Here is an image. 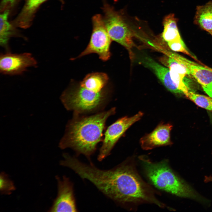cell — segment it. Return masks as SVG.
Listing matches in <instances>:
<instances>
[{
	"mask_svg": "<svg viewBox=\"0 0 212 212\" xmlns=\"http://www.w3.org/2000/svg\"><path fill=\"white\" fill-rule=\"evenodd\" d=\"M186 97L198 106L212 112V97L191 91Z\"/></svg>",
	"mask_w": 212,
	"mask_h": 212,
	"instance_id": "cell-19",
	"label": "cell"
},
{
	"mask_svg": "<svg viewBox=\"0 0 212 212\" xmlns=\"http://www.w3.org/2000/svg\"><path fill=\"white\" fill-rule=\"evenodd\" d=\"M102 9L104 22L110 38L125 47L132 60L134 56L132 49L135 44L131 31L122 16L109 4L104 2Z\"/></svg>",
	"mask_w": 212,
	"mask_h": 212,
	"instance_id": "cell-5",
	"label": "cell"
},
{
	"mask_svg": "<svg viewBox=\"0 0 212 212\" xmlns=\"http://www.w3.org/2000/svg\"><path fill=\"white\" fill-rule=\"evenodd\" d=\"M167 55L183 64L201 85L204 92L212 97V69L198 63L175 53L168 52Z\"/></svg>",
	"mask_w": 212,
	"mask_h": 212,
	"instance_id": "cell-9",
	"label": "cell"
},
{
	"mask_svg": "<svg viewBox=\"0 0 212 212\" xmlns=\"http://www.w3.org/2000/svg\"><path fill=\"white\" fill-rule=\"evenodd\" d=\"M193 23L212 36V1L197 6Z\"/></svg>",
	"mask_w": 212,
	"mask_h": 212,
	"instance_id": "cell-15",
	"label": "cell"
},
{
	"mask_svg": "<svg viewBox=\"0 0 212 212\" xmlns=\"http://www.w3.org/2000/svg\"><path fill=\"white\" fill-rule=\"evenodd\" d=\"M141 62L145 66L153 71L168 90L176 94H182L177 88L172 80L168 68L162 66L148 57L142 58Z\"/></svg>",
	"mask_w": 212,
	"mask_h": 212,
	"instance_id": "cell-13",
	"label": "cell"
},
{
	"mask_svg": "<svg viewBox=\"0 0 212 212\" xmlns=\"http://www.w3.org/2000/svg\"><path fill=\"white\" fill-rule=\"evenodd\" d=\"M15 189L13 182L7 175L4 172L1 173L0 177V189L2 194H10Z\"/></svg>",
	"mask_w": 212,
	"mask_h": 212,
	"instance_id": "cell-21",
	"label": "cell"
},
{
	"mask_svg": "<svg viewBox=\"0 0 212 212\" xmlns=\"http://www.w3.org/2000/svg\"><path fill=\"white\" fill-rule=\"evenodd\" d=\"M140 158L147 176L158 189L180 197L206 201L173 171L166 161L153 163L144 156Z\"/></svg>",
	"mask_w": 212,
	"mask_h": 212,
	"instance_id": "cell-3",
	"label": "cell"
},
{
	"mask_svg": "<svg viewBox=\"0 0 212 212\" xmlns=\"http://www.w3.org/2000/svg\"><path fill=\"white\" fill-rule=\"evenodd\" d=\"M18 0H2L0 6L1 10L7 9V8L13 6Z\"/></svg>",
	"mask_w": 212,
	"mask_h": 212,
	"instance_id": "cell-22",
	"label": "cell"
},
{
	"mask_svg": "<svg viewBox=\"0 0 212 212\" xmlns=\"http://www.w3.org/2000/svg\"><path fill=\"white\" fill-rule=\"evenodd\" d=\"M47 0H26L14 23L17 26L26 28L29 26L39 6Z\"/></svg>",
	"mask_w": 212,
	"mask_h": 212,
	"instance_id": "cell-14",
	"label": "cell"
},
{
	"mask_svg": "<svg viewBox=\"0 0 212 212\" xmlns=\"http://www.w3.org/2000/svg\"><path fill=\"white\" fill-rule=\"evenodd\" d=\"M109 78L105 73L95 72L87 75L80 84L82 87L95 92H101L108 82Z\"/></svg>",
	"mask_w": 212,
	"mask_h": 212,
	"instance_id": "cell-16",
	"label": "cell"
},
{
	"mask_svg": "<svg viewBox=\"0 0 212 212\" xmlns=\"http://www.w3.org/2000/svg\"><path fill=\"white\" fill-rule=\"evenodd\" d=\"M115 108L83 117L76 116L67 125L65 133L59 147L70 148L78 154H83L89 160L102 139L106 121L115 113Z\"/></svg>",
	"mask_w": 212,
	"mask_h": 212,
	"instance_id": "cell-2",
	"label": "cell"
},
{
	"mask_svg": "<svg viewBox=\"0 0 212 212\" xmlns=\"http://www.w3.org/2000/svg\"><path fill=\"white\" fill-rule=\"evenodd\" d=\"M204 181L206 182H212V176H206L205 177Z\"/></svg>",
	"mask_w": 212,
	"mask_h": 212,
	"instance_id": "cell-23",
	"label": "cell"
},
{
	"mask_svg": "<svg viewBox=\"0 0 212 212\" xmlns=\"http://www.w3.org/2000/svg\"><path fill=\"white\" fill-rule=\"evenodd\" d=\"M107 95L104 89L95 92L82 87L79 84L65 90L60 99L67 110L78 114L93 112L100 108L105 102Z\"/></svg>",
	"mask_w": 212,
	"mask_h": 212,
	"instance_id": "cell-4",
	"label": "cell"
},
{
	"mask_svg": "<svg viewBox=\"0 0 212 212\" xmlns=\"http://www.w3.org/2000/svg\"><path fill=\"white\" fill-rule=\"evenodd\" d=\"M9 14V10L6 9L3 11L0 16V44L7 52H10L9 42L10 38L15 34L8 21Z\"/></svg>",
	"mask_w": 212,
	"mask_h": 212,
	"instance_id": "cell-17",
	"label": "cell"
},
{
	"mask_svg": "<svg viewBox=\"0 0 212 212\" xmlns=\"http://www.w3.org/2000/svg\"><path fill=\"white\" fill-rule=\"evenodd\" d=\"M168 44L170 48L173 51L182 52L189 56L198 63L202 64L195 56L189 52L182 39L168 42Z\"/></svg>",
	"mask_w": 212,
	"mask_h": 212,
	"instance_id": "cell-20",
	"label": "cell"
},
{
	"mask_svg": "<svg viewBox=\"0 0 212 212\" xmlns=\"http://www.w3.org/2000/svg\"><path fill=\"white\" fill-rule=\"evenodd\" d=\"M163 24L162 37L165 41L168 43L182 39L178 29L177 19L174 14H170L165 17Z\"/></svg>",
	"mask_w": 212,
	"mask_h": 212,
	"instance_id": "cell-18",
	"label": "cell"
},
{
	"mask_svg": "<svg viewBox=\"0 0 212 212\" xmlns=\"http://www.w3.org/2000/svg\"><path fill=\"white\" fill-rule=\"evenodd\" d=\"M172 125L169 123L159 124L151 132L142 137L140 140L142 148L149 150L161 146L170 145L172 143L170 133Z\"/></svg>",
	"mask_w": 212,
	"mask_h": 212,
	"instance_id": "cell-11",
	"label": "cell"
},
{
	"mask_svg": "<svg viewBox=\"0 0 212 212\" xmlns=\"http://www.w3.org/2000/svg\"><path fill=\"white\" fill-rule=\"evenodd\" d=\"M37 62L29 53L13 54L7 52L1 54L0 71L3 74L14 75L21 74L29 67H36Z\"/></svg>",
	"mask_w": 212,
	"mask_h": 212,
	"instance_id": "cell-8",
	"label": "cell"
},
{
	"mask_svg": "<svg viewBox=\"0 0 212 212\" xmlns=\"http://www.w3.org/2000/svg\"><path fill=\"white\" fill-rule=\"evenodd\" d=\"M92 30L89 43L84 50L74 59L92 53H96L101 60L106 61L111 56L110 47L112 40L101 15H95L92 17Z\"/></svg>",
	"mask_w": 212,
	"mask_h": 212,
	"instance_id": "cell-6",
	"label": "cell"
},
{
	"mask_svg": "<svg viewBox=\"0 0 212 212\" xmlns=\"http://www.w3.org/2000/svg\"><path fill=\"white\" fill-rule=\"evenodd\" d=\"M160 60L169 69L171 79L177 88L186 96L191 90L184 79L186 75H190L189 71L183 64L168 55Z\"/></svg>",
	"mask_w": 212,
	"mask_h": 212,
	"instance_id": "cell-12",
	"label": "cell"
},
{
	"mask_svg": "<svg viewBox=\"0 0 212 212\" xmlns=\"http://www.w3.org/2000/svg\"><path fill=\"white\" fill-rule=\"evenodd\" d=\"M82 175L84 179L115 202L122 204L148 202L165 206L130 165L123 163L110 169L102 170L92 163L85 166Z\"/></svg>",
	"mask_w": 212,
	"mask_h": 212,
	"instance_id": "cell-1",
	"label": "cell"
},
{
	"mask_svg": "<svg viewBox=\"0 0 212 212\" xmlns=\"http://www.w3.org/2000/svg\"><path fill=\"white\" fill-rule=\"evenodd\" d=\"M57 181L58 194L50 212H77L73 184L69 178L63 176L62 179L56 177Z\"/></svg>",
	"mask_w": 212,
	"mask_h": 212,
	"instance_id": "cell-10",
	"label": "cell"
},
{
	"mask_svg": "<svg viewBox=\"0 0 212 212\" xmlns=\"http://www.w3.org/2000/svg\"><path fill=\"white\" fill-rule=\"evenodd\" d=\"M143 113L139 111L131 117L120 118L109 126L105 133L97 159L101 161L110 154L114 147L126 131L133 124L140 120Z\"/></svg>",
	"mask_w": 212,
	"mask_h": 212,
	"instance_id": "cell-7",
	"label": "cell"
}]
</instances>
